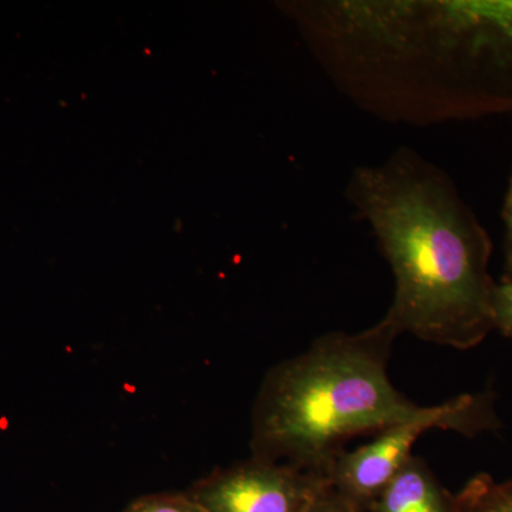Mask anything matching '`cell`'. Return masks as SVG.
<instances>
[{
	"instance_id": "52a82bcc",
	"label": "cell",
	"mask_w": 512,
	"mask_h": 512,
	"mask_svg": "<svg viewBox=\"0 0 512 512\" xmlns=\"http://www.w3.org/2000/svg\"><path fill=\"white\" fill-rule=\"evenodd\" d=\"M453 504L454 512H512V478L497 481L477 474L453 495Z\"/></svg>"
},
{
	"instance_id": "7a4b0ae2",
	"label": "cell",
	"mask_w": 512,
	"mask_h": 512,
	"mask_svg": "<svg viewBox=\"0 0 512 512\" xmlns=\"http://www.w3.org/2000/svg\"><path fill=\"white\" fill-rule=\"evenodd\" d=\"M399 333L384 320L359 333L320 336L266 375L252 413V457L328 476L353 437L419 419L394 387L389 366ZM328 478V477H326Z\"/></svg>"
},
{
	"instance_id": "8fae6325",
	"label": "cell",
	"mask_w": 512,
	"mask_h": 512,
	"mask_svg": "<svg viewBox=\"0 0 512 512\" xmlns=\"http://www.w3.org/2000/svg\"><path fill=\"white\" fill-rule=\"evenodd\" d=\"M501 217L504 222V248H505V261L507 264L512 262V171L510 181H508L507 194H505L503 211Z\"/></svg>"
},
{
	"instance_id": "277c9868",
	"label": "cell",
	"mask_w": 512,
	"mask_h": 512,
	"mask_svg": "<svg viewBox=\"0 0 512 512\" xmlns=\"http://www.w3.org/2000/svg\"><path fill=\"white\" fill-rule=\"evenodd\" d=\"M328 478L251 457L197 481L188 494L207 512H306Z\"/></svg>"
},
{
	"instance_id": "8992f818",
	"label": "cell",
	"mask_w": 512,
	"mask_h": 512,
	"mask_svg": "<svg viewBox=\"0 0 512 512\" xmlns=\"http://www.w3.org/2000/svg\"><path fill=\"white\" fill-rule=\"evenodd\" d=\"M369 512H454L453 494L423 458L413 456L377 495Z\"/></svg>"
},
{
	"instance_id": "6da1fadb",
	"label": "cell",
	"mask_w": 512,
	"mask_h": 512,
	"mask_svg": "<svg viewBox=\"0 0 512 512\" xmlns=\"http://www.w3.org/2000/svg\"><path fill=\"white\" fill-rule=\"evenodd\" d=\"M346 197L394 276L384 315L399 335L458 350L494 329L493 242L444 171L410 148L353 170Z\"/></svg>"
},
{
	"instance_id": "5b68a950",
	"label": "cell",
	"mask_w": 512,
	"mask_h": 512,
	"mask_svg": "<svg viewBox=\"0 0 512 512\" xmlns=\"http://www.w3.org/2000/svg\"><path fill=\"white\" fill-rule=\"evenodd\" d=\"M467 119L512 113V0H467Z\"/></svg>"
},
{
	"instance_id": "ba28073f",
	"label": "cell",
	"mask_w": 512,
	"mask_h": 512,
	"mask_svg": "<svg viewBox=\"0 0 512 512\" xmlns=\"http://www.w3.org/2000/svg\"><path fill=\"white\" fill-rule=\"evenodd\" d=\"M124 512H207L190 494H151L137 498Z\"/></svg>"
},
{
	"instance_id": "30bf717a",
	"label": "cell",
	"mask_w": 512,
	"mask_h": 512,
	"mask_svg": "<svg viewBox=\"0 0 512 512\" xmlns=\"http://www.w3.org/2000/svg\"><path fill=\"white\" fill-rule=\"evenodd\" d=\"M306 512H360L353 507L352 504H349L348 501L343 500L339 494H336L332 488L326 487L325 490L322 491L315 498V501L311 504V507L306 510Z\"/></svg>"
},
{
	"instance_id": "9c48e42d",
	"label": "cell",
	"mask_w": 512,
	"mask_h": 512,
	"mask_svg": "<svg viewBox=\"0 0 512 512\" xmlns=\"http://www.w3.org/2000/svg\"><path fill=\"white\" fill-rule=\"evenodd\" d=\"M491 313L494 329L512 339V262L507 264V272L500 284L495 282L491 296Z\"/></svg>"
},
{
	"instance_id": "3957f363",
	"label": "cell",
	"mask_w": 512,
	"mask_h": 512,
	"mask_svg": "<svg viewBox=\"0 0 512 512\" xmlns=\"http://www.w3.org/2000/svg\"><path fill=\"white\" fill-rule=\"evenodd\" d=\"M497 427L500 421L490 393L463 394L431 406L419 419L387 427L353 451L340 453L328 471L330 488L356 510L369 512L377 495L413 457L414 444L427 431L453 430L473 437Z\"/></svg>"
}]
</instances>
